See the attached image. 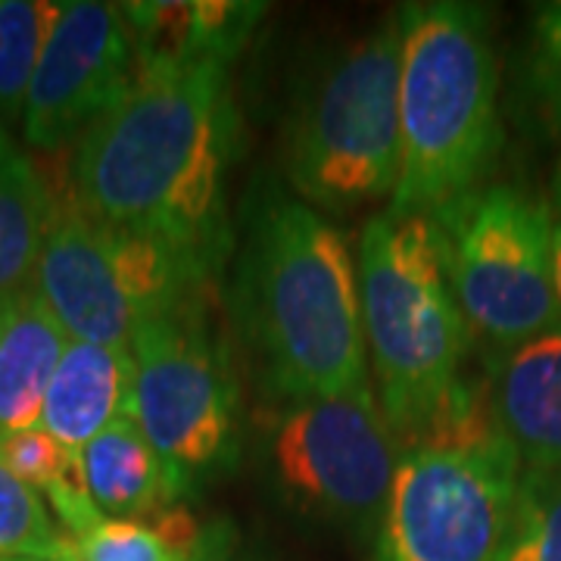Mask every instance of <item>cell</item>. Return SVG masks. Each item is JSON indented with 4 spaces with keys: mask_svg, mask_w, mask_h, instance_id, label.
<instances>
[{
    "mask_svg": "<svg viewBox=\"0 0 561 561\" xmlns=\"http://www.w3.org/2000/svg\"><path fill=\"white\" fill-rule=\"evenodd\" d=\"M135 402V356L131 346L69 341L57 375L47 387L41 427L81 453L113 424L131 419Z\"/></svg>",
    "mask_w": 561,
    "mask_h": 561,
    "instance_id": "4fadbf2b",
    "label": "cell"
},
{
    "mask_svg": "<svg viewBox=\"0 0 561 561\" xmlns=\"http://www.w3.org/2000/svg\"><path fill=\"white\" fill-rule=\"evenodd\" d=\"M20 561H35V559H20Z\"/></svg>",
    "mask_w": 561,
    "mask_h": 561,
    "instance_id": "484cf974",
    "label": "cell"
},
{
    "mask_svg": "<svg viewBox=\"0 0 561 561\" xmlns=\"http://www.w3.org/2000/svg\"><path fill=\"white\" fill-rule=\"evenodd\" d=\"M66 346L69 334L35 284L0 300V437L41 427Z\"/></svg>",
    "mask_w": 561,
    "mask_h": 561,
    "instance_id": "9a60e30c",
    "label": "cell"
},
{
    "mask_svg": "<svg viewBox=\"0 0 561 561\" xmlns=\"http://www.w3.org/2000/svg\"><path fill=\"white\" fill-rule=\"evenodd\" d=\"M231 62L147 66L79 138L72 201L94 219L228 253L225 187L238 150Z\"/></svg>",
    "mask_w": 561,
    "mask_h": 561,
    "instance_id": "6da1fadb",
    "label": "cell"
},
{
    "mask_svg": "<svg viewBox=\"0 0 561 561\" xmlns=\"http://www.w3.org/2000/svg\"><path fill=\"white\" fill-rule=\"evenodd\" d=\"M0 465L47 500L81 478L79 453L66 449L44 427L0 437Z\"/></svg>",
    "mask_w": 561,
    "mask_h": 561,
    "instance_id": "44dd1931",
    "label": "cell"
},
{
    "mask_svg": "<svg viewBox=\"0 0 561 561\" xmlns=\"http://www.w3.org/2000/svg\"><path fill=\"white\" fill-rule=\"evenodd\" d=\"M260 461L297 515L350 534H375L402 443L375 387L343 397L275 402L260 419Z\"/></svg>",
    "mask_w": 561,
    "mask_h": 561,
    "instance_id": "30bf717a",
    "label": "cell"
},
{
    "mask_svg": "<svg viewBox=\"0 0 561 561\" xmlns=\"http://www.w3.org/2000/svg\"><path fill=\"white\" fill-rule=\"evenodd\" d=\"M84 490L101 518L157 522L181 500L157 449L135 419L103 431L79 453Z\"/></svg>",
    "mask_w": 561,
    "mask_h": 561,
    "instance_id": "2e32d148",
    "label": "cell"
},
{
    "mask_svg": "<svg viewBox=\"0 0 561 561\" xmlns=\"http://www.w3.org/2000/svg\"><path fill=\"white\" fill-rule=\"evenodd\" d=\"M402 16L343 47L306 91L284 165L306 206L346 213L393 197L400 181Z\"/></svg>",
    "mask_w": 561,
    "mask_h": 561,
    "instance_id": "8992f818",
    "label": "cell"
},
{
    "mask_svg": "<svg viewBox=\"0 0 561 561\" xmlns=\"http://www.w3.org/2000/svg\"><path fill=\"white\" fill-rule=\"evenodd\" d=\"M131 419L157 449L181 500L225 474L241 453V387L213 328L206 294L131 334Z\"/></svg>",
    "mask_w": 561,
    "mask_h": 561,
    "instance_id": "9c48e42d",
    "label": "cell"
},
{
    "mask_svg": "<svg viewBox=\"0 0 561 561\" xmlns=\"http://www.w3.org/2000/svg\"><path fill=\"white\" fill-rule=\"evenodd\" d=\"M187 561H268L253 546H247L243 534L231 522H209L201 527Z\"/></svg>",
    "mask_w": 561,
    "mask_h": 561,
    "instance_id": "cb8c5ba5",
    "label": "cell"
},
{
    "mask_svg": "<svg viewBox=\"0 0 561 561\" xmlns=\"http://www.w3.org/2000/svg\"><path fill=\"white\" fill-rule=\"evenodd\" d=\"M443 275L486 353L561 324L546 197L478 184L427 213Z\"/></svg>",
    "mask_w": 561,
    "mask_h": 561,
    "instance_id": "ba28073f",
    "label": "cell"
},
{
    "mask_svg": "<svg viewBox=\"0 0 561 561\" xmlns=\"http://www.w3.org/2000/svg\"><path fill=\"white\" fill-rule=\"evenodd\" d=\"M219 262L144 231L94 219L57 194L35 287L69 341L131 346L144 321L206 294Z\"/></svg>",
    "mask_w": 561,
    "mask_h": 561,
    "instance_id": "52a82bcc",
    "label": "cell"
},
{
    "mask_svg": "<svg viewBox=\"0 0 561 561\" xmlns=\"http://www.w3.org/2000/svg\"><path fill=\"white\" fill-rule=\"evenodd\" d=\"M522 461L500 434L483 383L461 387L402 446L371 561H496Z\"/></svg>",
    "mask_w": 561,
    "mask_h": 561,
    "instance_id": "277c9868",
    "label": "cell"
},
{
    "mask_svg": "<svg viewBox=\"0 0 561 561\" xmlns=\"http://www.w3.org/2000/svg\"><path fill=\"white\" fill-rule=\"evenodd\" d=\"M72 561V537L54 522L38 490L0 465V561Z\"/></svg>",
    "mask_w": 561,
    "mask_h": 561,
    "instance_id": "d6986e66",
    "label": "cell"
},
{
    "mask_svg": "<svg viewBox=\"0 0 561 561\" xmlns=\"http://www.w3.org/2000/svg\"><path fill=\"white\" fill-rule=\"evenodd\" d=\"M527 66H530V84H534L542 113L561 135V0L537 10Z\"/></svg>",
    "mask_w": 561,
    "mask_h": 561,
    "instance_id": "603a6c76",
    "label": "cell"
},
{
    "mask_svg": "<svg viewBox=\"0 0 561 561\" xmlns=\"http://www.w3.org/2000/svg\"><path fill=\"white\" fill-rule=\"evenodd\" d=\"M57 16L54 0H0V119H22L28 84Z\"/></svg>",
    "mask_w": 561,
    "mask_h": 561,
    "instance_id": "ac0fdd59",
    "label": "cell"
},
{
    "mask_svg": "<svg viewBox=\"0 0 561 561\" xmlns=\"http://www.w3.org/2000/svg\"><path fill=\"white\" fill-rule=\"evenodd\" d=\"M57 194L0 125V300L35 284Z\"/></svg>",
    "mask_w": 561,
    "mask_h": 561,
    "instance_id": "e0dca14e",
    "label": "cell"
},
{
    "mask_svg": "<svg viewBox=\"0 0 561 561\" xmlns=\"http://www.w3.org/2000/svg\"><path fill=\"white\" fill-rule=\"evenodd\" d=\"M231 312L275 402L368 387L359 272L312 206L265 191L247 221Z\"/></svg>",
    "mask_w": 561,
    "mask_h": 561,
    "instance_id": "7a4b0ae2",
    "label": "cell"
},
{
    "mask_svg": "<svg viewBox=\"0 0 561 561\" xmlns=\"http://www.w3.org/2000/svg\"><path fill=\"white\" fill-rule=\"evenodd\" d=\"M546 206H549V238H552V280H556V300H559L561 316V162L549 184Z\"/></svg>",
    "mask_w": 561,
    "mask_h": 561,
    "instance_id": "d4e9b609",
    "label": "cell"
},
{
    "mask_svg": "<svg viewBox=\"0 0 561 561\" xmlns=\"http://www.w3.org/2000/svg\"><path fill=\"white\" fill-rule=\"evenodd\" d=\"M496 561H561V471H522Z\"/></svg>",
    "mask_w": 561,
    "mask_h": 561,
    "instance_id": "ffe728a7",
    "label": "cell"
},
{
    "mask_svg": "<svg viewBox=\"0 0 561 561\" xmlns=\"http://www.w3.org/2000/svg\"><path fill=\"white\" fill-rule=\"evenodd\" d=\"M483 390L522 471H561V324L486 353Z\"/></svg>",
    "mask_w": 561,
    "mask_h": 561,
    "instance_id": "7c38bea8",
    "label": "cell"
},
{
    "mask_svg": "<svg viewBox=\"0 0 561 561\" xmlns=\"http://www.w3.org/2000/svg\"><path fill=\"white\" fill-rule=\"evenodd\" d=\"M72 561H187L153 522L101 518L72 540Z\"/></svg>",
    "mask_w": 561,
    "mask_h": 561,
    "instance_id": "7402d4cb",
    "label": "cell"
},
{
    "mask_svg": "<svg viewBox=\"0 0 561 561\" xmlns=\"http://www.w3.org/2000/svg\"><path fill=\"white\" fill-rule=\"evenodd\" d=\"M356 272L378 402L405 446L461 383L471 328L443 275L427 216L365 221Z\"/></svg>",
    "mask_w": 561,
    "mask_h": 561,
    "instance_id": "5b68a950",
    "label": "cell"
},
{
    "mask_svg": "<svg viewBox=\"0 0 561 561\" xmlns=\"http://www.w3.org/2000/svg\"><path fill=\"white\" fill-rule=\"evenodd\" d=\"M135 41V62L187 66L231 62L260 25L265 3L243 0H150L122 3Z\"/></svg>",
    "mask_w": 561,
    "mask_h": 561,
    "instance_id": "5bb4252c",
    "label": "cell"
},
{
    "mask_svg": "<svg viewBox=\"0 0 561 561\" xmlns=\"http://www.w3.org/2000/svg\"><path fill=\"white\" fill-rule=\"evenodd\" d=\"M400 181L390 216H427L478 187L500 153L496 57L478 3L402 7Z\"/></svg>",
    "mask_w": 561,
    "mask_h": 561,
    "instance_id": "3957f363",
    "label": "cell"
},
{
    "mask_svg": "<svg viewBox=\"0 0 561 561\" xmlns=\"http://www.w3.org/2000/svg\"><path fill=\"white\" fill-rule=\"evenodd\" d=\"M135 76V41L122 3H57L28 84L22 135L35 150H62L119 101Z\"/></svg>",
    "mask_w": 561,
    "mask_h": 561,
    "instance_id": "8fae6325",
    "label": "cell"
}]
</instances>
